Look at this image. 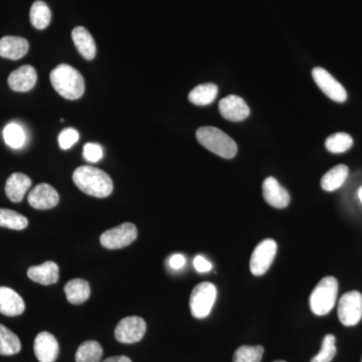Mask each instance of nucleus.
<instances>
[{
    "mask_svg": "<svg viewBox=\"0 0 362 362\" xmlns=\"http://www.w3.org/2000/svg\"><path fill=\"white\" fill-rule=\"evenodd\" d=\"M137 239V228L131 223H122L102 233L100 242L105 249H123Z\"/></svg>",
    "mask_w": 362,
    "mask_h": 362,
    "instance_id": "6",
    "label": "nucleus"
},
{
    "mask_svg": "<svg viewBox=\"0 0 362 362\" xmlns=\"http://www.w3.org/2000/svg\"><path fill=\"white\" fill-rule=\"evenodd\" d=\"M66 299L71 304L85 303L90 295L89 283L83 279H74L69 281L65 286Z\"/></svg>",
    "mask_w": 362,
    "mask_h": 362,
    "instance_id": "21",
    "label": "nucleus"
},
{
    "mask_svg": "<svg viewBox=\"0 0 362 362\" xmlns=\"http://www.w3.org/2000/svg\"><path fill=\"white\" fill-rule=\"evenodd\" d=\"M263 354L264 347L261 345H256V346L243 345L235 350L233 362H261Z\"/></svg>",
    "mask_w": 362,
    "mask_h": 362,
    "instance_id": "30",
    "label": "nucleus"
},
{
    "mask_svg": "<svg viewBox=\"0 0 362 362\" xmlns=\"http://www.w3.org/2000/svg\"><path fill=\"white\" fill-rule=\"evenodd\" d=\"M185 262L187 261H185V256H182V255H173V256H171L170 259H169V266H170V268H173V270H180V269L185 265Z\"/></svg>",
    "mask_w": 362,
    "mask_h": 362,
    "instance_id": "35",
    "label": "nucleus"
},
{
    "mask_svg": "<svg viewBox=\"0 0 362 362\" xmlns=\"http://www.w3.org/2000/svg\"><path fill=\"white\" fill-rule=\"evenodd\" d=\"M71 39L83 58L92 61L96 57V44L89 30L83 26H77L71 32Z\"/></svg>",
    "mask_w": 362,
    "mask_h": 362,
    "instance_id": "19",
    "label": "nucleus"
},
{
    "mask_svg": "<svg viewBox=\"0 0 362 362\" xmlns=\"http://www.w3.org/2000/svg\"><path fill=\"white\" fill-rule=\"evenodd\" d=\"M277 254V244L275 240H262L252 254L250 269L252 275L262 276L268 272Z\"/></svg>",
    "mask_w": 362,
    "mask_h": 362,
    "instance_id": "8",
    "label": "nucleus"
},
{
    "mask_svg": "<svg viewBox=\"0 0 362 362\" xmlns=\"http://www.w3.org/2000/svg\"><path fill=\"white\" fill-rule=\"evenodd\" d=\"M216 286L209 282L195 286L190 295V311L192 316L204 319L209 315L216 299Z\"/></svg>",
    "mask_w": 362,
    "mask_h": 362,
    "instance_id": "5",
    "label": "nucleus"
},
{
    "mask_svg": "<svg viewBox=\"0 0 362 362\" xmlns=\"http://www.w3.org/2000/svg\"><path fill=\"white\" fill-rule=\"evenodd\" d=\"M25 304L18 293L8 287H0V313L13 317L23 314Z\"/></svg>",
    "mask_w": 362,
    "mask_h": 362,
    "instance_id": "16",
    "label": "nucleus"
},
{
    "mask_svg": "<svg viewBox=\"0 0 362 362\" xmlns=\"http://www.w3.org/2000/svg\"><path fill=\"white\" fill-rule=\"evenodd\" d=\"M194 266L195 270L199 273H206L213 269L211 262L207 261L202 256H197L194 259Z\"/></svg>",
    "mask_w": 362,
    "mask_h": 362,
    "instance_id": "34",
    "label": "nucleus"
},
{
    "mask_svg": "<svg viewBox=\"0 0 362 362\" xmlns=\"http://www.w3.org/2000/svg\"><path fill=\"white\" fill-rule=\"evenodd\" d=\"M73 180L78 189L90 197L104 199L113 192V181L102 169L80 166L74 171Z\"/></svg>",
    "mask_w": 362,
    "mask_h": 362,
    "instance_id": "1",
    "label": "nucleus"
},
{
    "mask_svg": "<svg viewBox=\"0 0 362 362\" xmlns=\"http://www.w3.org/2000/svg\"><path fill=\"white\" fill-rule=\"evenodd\" d=\"M30 23L37 30H45L49 26L52 20V13L49 7L42 0H37L30 8Z\"/></svg>",
    "mask_w": 362,
    "mask_h": 362,
    "instance_id": "25",
    "label": "nucleus"
},
{
    "mask_svg": "<svg viewBox=\"0 0 362 362\" xmlns=\"http://www.w3.org/2000/svg\"><path fill=\"white\" fill-rule=\"evenodd\" d=\"M51 83L54 89L65 99L77 100L84 95V78L80 71L66 64L52 71Z\"/></svg>",
    "mask_w": 362,
    "mask_h": 362,
    "instance_id": "2",
    "label": "nucleus"
},
{
    "mask_svg": "<svg viewBox=\"0 0 362 362\" xmlns=\"http://www.w3.org/2000/svg\"><path fill=\"white\" fill-rule=\"evenodd\" d=\"M28 221L23 214L13 209H0V226L11 230H21L28 228Z\"/></svg>",
    "mask_w": 362,
    "mask_h": 362,
    "instance_id": "27",
    "label": "nucleus"
},
{
    "mask_svg": "<svg viewBox=\"0 0 362 362\" xmlns=\"http://www.w3.org/2000/svg\"><path fill=\"white\" fill-rule=\"evenodd\" d=\"M221 116L232 122H240L250 115V108L246 101L237 95L223 98L218 104Z\"/></svg>",
    "mask_w": 362,
    "mask_h": 362,
    "instance_id": "12",
    "label": "nucleus"
},
{
    "mask_svg": "<svg viewBox=\"0 0 362 362\" xmlns=\"http://www.w3.org/2000/svg\"><path fill=\"white\" fill-rule=\"evenodd\" d=\"M338 318L344 326H354L362 319V295L350 291L340 298L338 303Z\"/></svg>",
    "mask_w": 362,
    "mask_h": 362,
    "instance_id": "7",
    "label": "nucleus"
},
{
    "mask_svg": "<svg viewBox=\"0 0 362 362\" xmlns=\"http://www.w3.org/2000/svg\"><path fill=\"white\" fill-rule=\"evenodd\" d=\"M354 139L347 133H337L326 139L325 147L331 153H343L351 148Z\"/></svg>",
    "mask_w": 362,
    "mask_h": 362,
    "instance_id": "29",
    "label": "nucleus"
},
{
    "mask_svg": "<svg viewBox=\"0 0 362 362\" xmlns=\"http://www.w3.org/2000/svg\"><path fill=\"white\" fill-rule=\"evenodd\" d=\"M103 362H132L129 357L125 356H112L105 359Z\"/></svg>",
    "mask_w": 362,
    "mask_h": 362,
    "instance_id": "36",
    "label": "nucleus"
},
{
    "mask_svg": "<svg viewBox=\"0 0 362 362\" xmlns=\"http://www.w3.org/2000/svg\"><path fill=\"white\" fill-rule=\"evenodd\" d=\"M218 94V86L213 83H206L197 86L188 95V99L192 104L197 106H206L213 103Z\"/></svg>",
    "mask_w": 362,
    "mask_h": 362,
    "instance_id": "23",
    "label": "nucleus"
},
{
    "mask_svg": "<svg viewBox=\"0 0 362 362\" xmlns=\"http://www.w3.org/2000/svg\"><path fill=\"white\" fill-rule=\"evenodd\" d=\"M37 74L30 65L21 66L9 75L8 85L16 92H28L37 84Z\"/></svg>",
    "mask_w": 362,
    "mask_h": 362,
    "instance_id": "15",
    "label": "nucleus"
},
{
    "mask_svg": "<svg viewBox=\"0 0 362 362\" xmlns=\"http://www.w3.org/2000/svg\"><path fill=\"white\" fill-rule=\"evenodd\" d=\"M33 350L40 362H54L59 351L58 340L51 333L42 331L35 337Z\"/></svg>",
    "mask_w": 362,
    "mask_h": 362,
    "instance_id": "13",
    "label": "nucleus"
},
{
    "mask_svg": "<svg viewBox=\"0 0 362 362\" xmlns=\"http://www.w3.org/2000/svg\"><path fill=\"white\" fill-rule=\"evenodd\" d=\"M103 356V349L99 342L88 340L78 346L76 352V362H100Z\"/></svg>",
    "mask_w": 362,
    "mask_h": 362,
    "instance_id": "26",
    "label": "nucleus"
},
{
    "mask_svg": "<svg viewBox=\"0 0 362 362\" xmlns=\"http://www.w3.org/2000/svg\"><path fill=\"white\" fill-rule=\"evenodd\" d=\"M314 82L318 86L319 89L322 90L329 99L338 103H343L347 100V93L344 87L333 77L332 75L323 68H314L312 71Z\"/></svg>",
    "mask_w": 362,
    "mask_h": 362,
    "instance_id": "10",
    "label": "nucleus"
},
{
    "mask_svg": "<svg viewBox=\"0 0 362 362\" xmlns=\"http://www.w3.org/2000/svg\"><path fill=\"white\" fill-rule=\"evenodd\" d=\"M4 141L9 147L13 149H20L25 144V131L20 124L11 122L7 124L4 128Z\"/></svg>",
    "mask_w": 362,
    "mask_h": 362,
    "instance_id": "28",
    "label": "nucleus"
},
{
    "mask_svg": "<svg viewBox=\"0 0 362 362\" xmlns=\"http://www.w3.org/2000/svg\"><path fill=\"white\" fill-rule=\"evenodd\" d=\"M59 266L54 262L47 261L40 266L30 267L28 276L33 282L42 285H52L59 280Z\"/></svg>",
    "mask_w": 362,
    "mask_h": 362,
    "instance_id": "20",
    "label": "nucleus"
},
{
    "mask_svg": "<svg viewBox=\"0 0 362 362\" xmlns=\"http://www.w3.org/2000/svg\"><path fill=\"white\" fill-rule=\"evenodd\" d=\"M263 197L267 204L276 209H285L290 204L289 192L272 176L264 181Z\"/></svg>",
    "mask_w": 362,
    "mask_h": 362,
    "instance_id": "14",
    "label": "nucleus"
},
{
    "mask_svg": "<svg viewBox=\"0 0 362 362\" xmlns=\"http://www.w3.org/2000/svg\"><path fill=\"white\" fill-rule=\"evenodd\" d=\"M32 180L23 173H16L9 176L6 183V194L13 202H21L32 187Z\"/></svg>",
    "mask_w": 362,
    "mask_h": 362,
    "instance_id": "18",
    "label": "nucleus"
},
{
    "mask_svg": "<svg viewBox=\"0 0 362 362\" xmlns=\"http://www.w3.org/2000/svg\"><path fill=\"white\" fill-rule=\"evenodd\" d=\"M274 362H286L284 361H274Z\"/></svg>",
    "mask_w": 362,
    "mask_h": 362,
    "instance_id": "38",
    "label": "nucleus"
},
{
    "mask_svg": "<svg viewBox=\"0 0 362 362\" xmlns=\"http://www.w3.org/2000/svg\"><path fill=\"white\" fill-rule=\"evenodd\" d=\"M338 282L334 277L323 278L310 296L311 311L317 316L327 315L337 303Z\"/></svg>",
    "mask_w": 362,
    "mask_h": 362,
    "instance_id": "4",
    "label": "nucleus"
},
{
    "mask_svg": "<svg viewBox=\"0 0 362 362\" xmlns=\"http://www.w3.org/2000/svg\"><path fill=\"white\" fill-rule=\"evenodd\" d=\"M361 362H362V358H361Z\"/></svg>",
    "mask_w": 362,
    "mask_h": 362,
    "instance_id": "39",
    "label": "nucleus"
},
{
    "mask_svg": "<svg viewBox=\"0 0 362 362\" xmlns=\"http://www.w3.org/2000/svg\"><path fill=\"white\" fill-rule=\"evenodd\" d=\"M337 338L334 335L327 334L324 337L322 347L317 356L311 359V362H331L337 356Z\"/></svg>",
    "mask_w": 362,
    "mask_h": 362,
    "instance_id": "31",
    "label": "nucleus"
},
{
    "mask_svg": "<svg viewBox=\"0 0 362 362\" xmlns=\"http://www.w3.org/2000/svg\"><path fill=\"white\" fill-rule=\"evenodd\" d=\"M21 350V343L18 335L0 324V356H13Z\"/></svg>",
    "mask_w": 362,
    "mask_h": 362,
    "instance_id": "24",
    "label": "nucleus"
},
{
    "mask_svg": "<svg viewBox=\"0 0 362 362\" xmlns=\"http://www.w3.org/2000/svg\"><path fill=\"white\" fill-rule=\"evenodd\" d=\"M80 139V134L77 130L74 128H66L59 133L58 141L59 148L63 150L70 149L71 146L76 144Z\"/></svg>",
    "mask_w": 362,
    "mask_h": 362,
    "instance_id": "32",
    "label": "nucleus"
},
{
    "mask_svg": "<svg viewBox=\"0 0 362 362\" xmlns=\"http://www.w3.org/2000/svg\"><path fill=\"white\" fill-rule=\"evenodd\" d=\"M349 169L344 164L334 166L323 175L322 180H321V187L325 192H334L342 187L343 183L349 177Z\"/></svg>",
    "mask_w": 362,
    "mask_h": 362,
    "instance_id": "22",
    "label": "nucleus"
},
{
    "mask_svg": "<svg viewBox=\"0 0 362 362\" xmlns=\"http://www.w3.org/2000/svg\"><path fill=\"white\" fill-rule=\"evenodd\" d=\"M83 156L86 160L96 163L103 158L104 150L103 147L97 143H87L84 146V151Z\"/></svg>",
    "mask_w": 362,
    "mask_h": 362,
    "instance_id": "33",
    "label": "nucleus"
},
{
    "mask_svg": "<svg viewBox=\"0 0 362 362\" xmlns=\"http://www.w3.org/2000/svg\"><path fill=\"white\" fill-rule=\"evenodd\" d=\"M30 45L28 40L21 37H7L0 40V57L4 59H20L28 54Z\"/></svg>",
    "mask_w": 362,
    "mask_h": 362,
    "instance_id": "17",
    "label": "nucleus"
},
{
    "mask_svg": "<svg viewBox=\"0 0 362 362\" xmlns=\"http://www.w3.org/2000/svg\"><path fill=\"white\" fill-rule=\"evenodd\" d=\"M146 328V322L141 317H126L116 326L115 338L124 344L139 342L144 337Z\"/></svg>",
    "mask_w": 362,
    "mask_h": 362,
    "instance_id": "9",
    "label": "nucleus"
},
{
    "mask_svg": "<svg viewBox=\"0 0 362 362\" xmlns=\"http://www.w3.org/2000/svg\"><path fill=\"white\" fill-rule=\"evenodd\" d=\"M358 197H359V199H361V201L362 202V187L359 188Z\"/></svg>",
    "mask_w": 362,
    "mask_h": 362,
    "instance_id": "37",
    "label": "nucleus"
},
{
    "mask_svg": "<svg viewBox=\"0 0 362 362\" xmlns=\"http://www.w3.org/2000/svg\"><path fill=\"white\" fill-rule=\"evenodd\" d=\"M28 201L33 209L45 211L58 206L59 197L58 192L52 185L40 183L28 194Z\"/></svg>",
    "mask_w": 362,
    "mask_h": 362,
    "instance_id": "11",
    "label": "nucleus"
},
{
    "mask_svg": "<svg viewBox=\"0 0 362 362\" xmlns=\"http://www.w3.org/2000/svg\"><path fill=\"white\" fill-rule=\"evenodd\" d=\"M197 141L207 150L226 159H232L238 152V146L232 138L216 127L204 126L197 131Z\"/></svg>",
    "mask_w": 362,
    "mask_h": 362,
    "instance_id": "3",
    "label": "nucleus"
}]
</instances>
